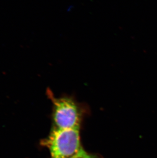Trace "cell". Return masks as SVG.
Here are the masks:
<instances>
[{
    "instance_id": "obj_1",
    "label": "cell",
    "mask_w": 157,
    "mask_h": 158,
    "mask_svg": "<svg viewBox=\"0 0 157 158\" xmlns=\"http://www.w3.org/2000/svg\"><path fill=\"white\" fill-rule=\"evenodd\" d=\"M42 144L49 148L53 158H72L82 149L79 128H55Z\"/></svg>"
},
{
    "instance_id": "obj_2",
    "label": "cell",
    "mask_w": 157,
    "mask_h": 158,
    "mask_svg": "<svg viewBox=\"0 0 157 158\" xmlns=\"http://www.w3.org/2000/svg\"><path fill=\"white\" fill-rule=\"evenodd\" d=\"M49 94L54 106V120L56 128H79L80 114L75 102L69 97L55 98L50 92Z\"/></svg>"
},
{
    "instance_id": "obj_3",
    "label": "cell",
    "mask_w": 157,
    "mask_h": 158,
    "mask_svg": "<svg viewBox=\"0 0 157 158\" xmlns=\"http://www.w3.org/2000/svg\"><path fill=\"white\" fill-rule=\"evenodd\" d=\"M72 158H95V157L87 154L86 152H85L82 149L77 155L75 156Z\"/></svg>"
}]
</instances>
